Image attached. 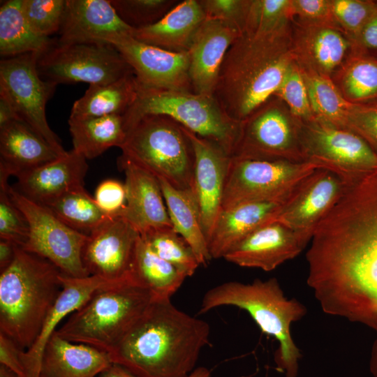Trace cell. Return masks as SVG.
Segmentation results:
<instances>
[{
    "label": "cell",
    "mask_w": 377,
    "mask_h": 377,
    "mask_svg": "<svg viewBox=\"0 0 377 377\" xmlns=\"http://www.w3.org/2000/svg\"><path fill=\"white\" fill-rule=\"evenodd\" d=\"M87 159L74 149L22 173L14 187L28 198L45 205L64 193L84 186Z\"/></svg>",
    "instance_id": "d4e9b609"
},
{
    "label": "cell",
    "mask_w": 377,
    "mask_h": 377,
    "mask_svg": "<svg viewBox=\"0 0 377 377\" xmlns=\"http://www.w3.org/2000/svg\"><path fill=\"white\" fill-rule=\"evenodd\" d=\"M113 45L131 67L141 86L193 91L188 52H177L146 44L131 35L112 40Z\"/></svg>",
    "instance_id": "2e32d148"
},
{
    "label": "cell",
    "mask_w": 377,
    "mask_h": 377,
    "mask_svg": "<svg viewBox=\"0 0 377 377\" xmlns=\"http://www.w3.org/2000/svg\"><path fill=\"white\" fill-rule=\"evenodd\" d=\"M140 233L121 216L112 217L92 232L84 244L82 261L89 275L110 281L132 279Z\"/></svg>",
    "instance_id": "e0dca14e"
},
{
    "label": "cell",
    "mask_w": 377,
    "mask_h": 377,
    "mask_svg": "<svg viewBox=\"0 0 377 377\" xmlns=\"http://www.w3.org/2000/svg\"><path fill=\"white\" fill-rule=\"evenodd\" d=\"M354 177L327 168L316 169L300 184L276 221L313 237Z\"/></svg>",
    "instance_id": "9a60e30c"
},
{
    "label": "cell",
    "mask_w": 377,
    "mask_h": 377,
    "mask_svg": "<svg viewBox=\"0 0 377 377\" xmlns=\"http://www.w3.org/2000/svg\"><path fill=\"white\" fill-rule=\"evenodd\" d=\"M205 19L199 0H184L177 3L156 23L134 29L132 36L166 50L188 52L195 32Z\"/></svg>",
    "instance_id": "f1b7e54d"
},
{
    "label": "cell",
    "mask_w": 377,
    "mask_h": 377,
    "mask_svg": "<svg viewBox=\"0 0 377 377\" xmlns=\"http://www.w3.org/2000/svg\"><path fill=\"white\" fill-rule=\"evenodd\" d=\"M22 350L13 341L0 333V364L10 369L20 377H27L21 360Z\"/></svg>",
    "instance_id": "681fc988"
},
{
    "label": "cell",
    "mask_w": 377,
    "mask_h": 377,
    "mask_svg": "<svg viewBox=\"0 0 377 377\" xmlns=\"http://www.w3.org/2000/svg\"><path fill=\"white\" fill-rule=\"evenodd\" d=\"M152 300L150 290L133 279L113 282L97 290L55 332L109 354Z\"/></svg>",
    "instance_id": "8992f818"
},
{
    "label": "cell",
    "mask_w": 377,
    "mask_h": 377,
    "mask_svg": "<svg viewBox=\"0 0 377 377\" xmlns=\"http://www.w3.org/2000/svg\"><path fill=\"white\" fill-rule=\"evenodd\" d=\"M60 156L53 147L22 120L0 128V182L53 161Z\"/></svg>",
    "instance_id": "4316f807"
},
{
    "label": "cell",
    "mask_w": 377,
    "mask_h": 377,
    "mask_svg": "<svg viewBox=\"0 0 377 377\" xmlns=\"http://www.w3.org/2000/svg\"><path fill=\"white\" fill-rule=\"evenodd\" d=\"M94 199L99 208L108 216H119L126 202L124 184L113 179L103 180L96 187Z\"/></svg>",
    "instance_id": "c3c4849f"
},
{
    "label": "cell",
    "mask_w": 377,
    "mask_h": 377,
    "mask_svg": "<svg viewBox=\"0 0 377 377\" xmlns=\"http://www.w3.org/2000/svg\"><path fill=\"white\" fill-rule=\"evenodd\" d=\"M300 142L305 162L356 176L377 170V152L360 136L314 119L302 122Z\"/></svg>",
    "instance_id": "5bb4252c"
},
{
    "label": "cell",
    "mask_w": 377,
    "mask_h": 377,
    "mask_svg": "<svg viewBox=\"0 0 377 377\" xmlns=\"http://www.w3.org/2000/svg\"><path fill=\"white\" fill-rule=\"evenodd\" d=\"M311 239V235L276 221L253 231L223 258L240 267L272 271L297 257Z\"/></svg>",
    "instance_id": "ac0fdd59"
},
{
    "label": "cell",
    "mask_w": 377,
    "mask_h": 377,
    "mask_svg": "<svg viewBox=\"0 0 377 377\" xmlns=\"http://www.w3.org/2000/svg\"><path fill=\"white\" fill-rule=\"evenodd\" d=\"M343 128L360 136L377 152V100L352 103Z\"/></svg>",
    "instance_id": "f6af8a7d"
},
{
    "label": "cell",
    "mask_w": 377,
    "mask_h": 377,
    "mask_svg": "<svg viewBox=\"0 0 377 377\" xmlns=\"http://www.w3.org/2000/svg\"><path fill=\"white\" fill-rule=\"evenodd\" d=\"M301 125L287 105L273 96L241 122L232 157L305 162Z\"/></svg>",
    "instance_id": "8fae6325"
},
{
    "label": "cell",
    "mask_w": 377,
    "mask_h": 377,
    "mask_svg": "<svg viewBox=\"0 0 377 377\" xmlns=\"http://www.w3.org/2000/svg\"><path fill=\"white\" fill-rule=\"evenodd\" d=\"M318 168L310 162L231 157L221 210L243 203L288 199Z\"/></svg>",
    "instance_id": "9c48e42d"
},
{
    "label": "cell",
    "mask_w": 377,
    "mask_h": 377,
    "mask_svg": "<svg viewBox=\"0 0 377 377\" xmlns=\"http://www.w3.org/2000/svg\"><path fill=\"white\" fill-rule=\"evenodd\" d=\"M295 63L291 22L267 34L243 32L226 54L214 97L242 122L274 96Z\"/></svg>",
    "instance_id": "3957f363"
},
{
    "label": "cell",
    "mask_w": 377,
    "mask_h": 377,
    "mask_svg": "<svg viewBox=\"0 0 377 377\" xmlns=\"http://www.w3.org/2000/svg\"><path fill=\"white\" fill-rule=\"evenodd\" d=\"M140 236L158 256L186 276H192L200 265L192 248L172 227L151 229Z\"/></svg>",
    "instance_id": "74e56055"
},
{
    "label": "cell",
    "mask_w": 377,
    "mask_h": 377,
    "mask_svg": "<svg viewBox=\"0 0 377 377\" xmlns=\"http://www.w3.org/2000/svg\"><path fill=\"white\" fill-rule=\"evenodd\" d=\"M355 52L377 56V9L353 41Z\"/></svg>",
    "instance_id": "f907efd6"
},
{
    "label": "cell",
    "mask_w": 377,
    "mask_h": 377,
    "mask_svg": "<svg viewBox=\"0 0 377 377\" xmlns=\"http://www.w3.org/2000/svg\"><path fill=\"white\" fill-rule=\"evenodd\" d=\"M118 162L125 175L126 193V206L120 216L140 235L172 227L158 178L121 156Z\"/></svg>",
    "instance_id": "603a6c76"
},
{
    "label": "cell",
    "mask_w": 377,
    "mask_h": 377,
    "mask_svg": "<svg viewBox=\"0 0 377 377\" xmlns=\"http://www.w3.org/2000/svg\"><path fill=\"white\" fill-rule=\"evenodd\" d=\"M334 17L341 29L354 41L377 9L374 0H330Z\"/></svg>",
    "instance_id": "7bdbcfd3"
},
{
    "label": "cell",
    "mask_w": 377,
    "mask_h": 377,
    "mask_svg": "<svg viewBox=\"0 0 377 377\" xmlns=\"http://www.w3.org/2000/svg\"><path fill=\"white\" fill-rule=\"evenodd\" d=\"M369 370L374 377H377V339L374 341L371 350Z\"/></svg>",
    "instance_id": "11a10c76"
},
{
    "label": "cell",
    "mask_w": 377,
    "mask_h": 377,
    "mask_svg": "<svg viewBox=\"0 0 377 377\" xmlns=\"http://www.w3.org/2000/svg\"><path fill=\"white\" fill-rule=\"evenodd\" d=\"M158 179L173 229L192 248L200 265H206L212 258L193 190L177 188L163 179Z\"/></svg>",
    "instance_id": "f546056e"
},
{
    "label": "cell",
    "mask_w": 377,
    "mask_h": 377,
    "mask_svg": "<svg viewBox=\"0 0 377 377\" xmlns=\"http://www.w3.org/2000/svg\"><path fill=\"white\" fill-rule=\"evenodd\" d=\"M209 334L207 322L180 311L170 300L153 299L109 355L138 377H187Z\"/></svg>",
    "instance_id": "7a4b0ae2"
},
{
    "label": "cell",
    "mask_w": 377,
    "mask_h": 377,
    "mask_svg": "<svg viewBox=\"0 0 377 377\" xmlns=\"http://www.w3.org/2000/svg\"><path fill=\"white\" fill-rule=\"evenodd\" d=\"M206 18L224 21L244 31L249 0H199Z\"/></svg>",
    "instance_id": "bcb514c9"
},
{
    "label": "cell",
    "mask_w": 377,
    "mask_h": 377,
    "mask_svg": "<svg viewBox=\"0 0 377 377\" xmlns=\"http://www.w3.org/2000/svg\"><path fill=\"white\" fill-rule=\"evenodd\" d=\"M289 7L290 0H249L243 32L267 34L283 27L291 22Z\"/></svg>",
    "instance_id": "f35d334b"
},
{
    "label": "cell",
    "mask_w": 377,
    "mask_h": 377,
    "mask_svg": "<svg viewBox=\"0 0 377 377\" xmlns=\"http://www.w3.org/2000/svg\"><path fill=\"white\" fill-rule=\"evenodd\" d=\"M120 18L133 29L151 25L177 3L173 0H110Z\"/></svg>",
    "instance_id": "ab89813d"
},
{
    "label": "cell",
    "mask_w": 377,
    "mask_h": 377,
    "mask_svg": "<svg viewBox=\"0 0 377 377\" xmlns=\"http://www.w3.org/2000/svg\"><path fill=\"white\" fill-rule=\"evenodd\" d=\"M222 306H233L247 311L263 332L279 342L274 361L286 377H297L302 357L291 334V325L307 313L296 299L288 298L276 278L251 283L229 281L209 290L204 295L199 314Z\"/></svg>",
    "instance_id": "5b68a950"
},
{
    "label": "cell",
    "mask_w": 377,
    "mask_h": 377,
    "mask_svg": "<svg viewBox=\"0 0 377 377\" xmlns=\"http://www.w3.org/2000/svg\"><path fill=\"white\" fill-rule=\"evenodd\" d=\"M133 279L149 289L153 299L170 300L187 277L174 265L158 256L140 235L137 242L133 266Z\"/></svg>",
    "instance_id": "836d02e7"
},
{
    "label": "cell",
    "mask_w": 377,
    "mask_h": 377,
    "mask_svg": "<svg viewBox=\"0 0 377 377\" xmlns=\"http://www.w3.org/2000/svg\"><path fill=\"white\" fill-rule=\"evenodd\" d=\"M99 377H138L131 373L129 371L124 368L123 367L112 364L106 370L103 371Z\"/></svg>",
    "instance_id": "db71d44e"
},
{
    "label": "cell",
    "mask_w": 377,
    "mask_h": 377,
    "mask_svg": "<svg viewBox=\"0 0 377 377\" xmlns=\"http://www.w3.org/2000/svg\"><path fill=\"white\" fill-rule=\"evenodd\" d=\"M289 14L290 21L338 25L330 0H290Z\"/></svg>",
    "instance_id": "7dc6e473"
},
{
    "label": "cell",
    "mask_w": 377,
    "mask_h": 377,
    "mask_svg": "<svg viewBox=\"0 0 377 377\" xmlns=\"http://www.w3.org/2000/svg\"><path fill=\"white\" fill-rule=\"evenodd\" d=\"M0 377H20L10 369L0 364Z\"/></svg>",
    "instance_id": "6f0895ef"
},
{
    "label": "cell",
    "mask_w": 377,
    "mask_h": 377,
    "mask_svg": "<svg viewBox=\"0 0 377 377\" xmlns=\"http://www.w3.org/2000/svg\"><path fill=\"white\" fill-rule=\"evenodd\" d=\"M17 246L4 239H0V272L8 267L13 260Z\"/></svg>",
    "instance_id": "816d5d0a"
},
{
    "label": "cell",
    "mask_w": 377,
    "mask_h": 377,
    "mask_svg": "<svg viewBox=\"0 0 377 377\" xmlns=\"http://www.w3.org/2000/svg\"><path fill=\"white\" fill-rule=\"evenodd\" d=\"M290 198L281 200L243 203L222 209L208 238L212 258H223L232 247L253 231L276 221Z\"/></svg>",
    "instance_id": "484cf974"
},
{
    "label": "cell",
    "mask_w": 377,
    "mask_h": 377,
    "mask_svg": "<svg viewBox=\"0 0 377 377\" xmlns=\"http://www.w3.org/2000/svg\"><path fill=\"white\" fill-rule=\"evenodd\" d=\"M210 375L208 369L200 367L195 369L187 377H210Z\"/></svg>",
    "instance_id": "9f6ffc18"
},
{
    "label": "cell",
    "mask_w": 377,
    "mask_h": 377,
    "mask_svg": "<svg viewBox=\"0 0 377 377\" xmlns=\"http://www.w3.org/2000/svg\"><path fill=\"white\" fill-rule=\"evenodd\" d=\"M40 54L27 53L2 58L0 61V96L13 106L19 118L44 138L62 156L67 151L48 125L45 106L57 84L43 80L37 70Z\"/></svg>",
    "instance_id": "4fadbf2b"
},
{
    "label": "cell",
    "mask_w": 377,
    "mask_h": 377,
    "mask_svg": "<svg viewBox=\"0 0 377 377\" xmlns=\"http://www.w3.org/2000/svg\"><path fill=\"white\" fill-rule=\"evenodd\" d=\"M8 192L29 225V235L22 249L54 265L62 274L75 278L90 276L82 261L88 235L67 226L48 207L8 185Z\"/></svg>",
    "instance_id": "30bf717a"
},
{
    "label": "cell",
    "mask_w": 377,
    "mask_h": 377,
    "mask_svg": "<svg viewBox=\"0 0 377 377\" xmlns=\"http://www.w3.org/2000/svg\"><path fill=\"white\" fill-rule=\"evenodd\" d=\"M56 43L38 34L28 22L22 0H9L0 7V54L3 58L27 53L42 54Z\"/></svg>",
    "instance_id": "1f68e13d"
},
{
    "label": "cell",
    "mask_w": 377,
    "mask_h": 377,
    "mask_svg": "<svg viewBox=\"0 0 377 377\" xmlns=\"http://www.w3.org/2000/svg\"><path fill=\"white\" fill-rule=\"evenodd\" d=\"M138 87L133 73L110 83L89 85L73 103L69 118L124 114L135 102Z\"/></svg>",
    "instance_id": "d6a6232c"
},
{
    "label": "cell",
    "mask_w": 377,
    "mask_h": 377,
    "mask_svg": "<svg viewBox=\"0 0 377 377\" xmlns=\"http://www.w3.org/2000/svg\"><path fill=\"white\" fill-rule=\"evenodd\" d=\"M45 206L70 228L86 235L112 218L99 208L84 186L71 190Z\"/></svg>",
    "instance_id": "d590c367"
},
{
    "label": "cell",
    "mask_w": 377,
    "mask_h": 377,
    "mask_svg": "<svg viewBox=\"0 0 377 377\" xmlns=\"http://www.w3.org/2000/svg\"><path fill=\"white\" fill-rule=\"evenodd\" d=\"M22 6L28 22L38 34L50 37L59 31L66 0H22Z\"/></svg>",
    "instance_id": "b9f144b4"
},
{
    "label": "cell",
    "mask_w": 377,
    "mask_h": 377,
    "mask_svg": "<svg viewBox=\"0 0 377 377\" xmlns=\"http://www.w3.org/2000/svg\"><path fill=\"white\" fill-rule=\"evenodd\" d=\"M42 377V376H41Z\"/></svg>",
    "instance_id": "680465c9"
},
{
    "label": "cell",
    "mask_w": 377,
    "mask_h": 377,
    "mask_svg": "<svg viewBox=\"0 0 377 377\" xmlns=\"http://www.w3.org/2000/svg\"><path fill=\"white\" fill-rule=\"evenodd\" d=\"M133 30L120 18L110 0H66L56 44L110 45L117 38L132 36Z\"/></svg>",
    "instance_id": "44dd1931"
},
{
    "label": "cell",
    "mask_w": 377,
    "mask_h": 377,
    "mask_svg": "<svg viewBox=\"0 0 377 377\" xmlns=\"http://www.w3.org/2000/svg\"><path fill=\"white\" fill-rule=\"evenodd\" d=\"M296 64L305 71L332 77L354 53L353 41L338 25L291 21Z\"/></svg>",
    "instance_id": "d6986e66"
},
{
    "label": "cell",
    "mask_w": 377,
    "mask_h": 377,
    "mask_svg": "<svg viewBox=\"0 0 377 377\" xmlns=\"http://www.w3.org/2000/svg\"><path fill=\"white\" fill-rule=\"evenodd\" d=\"M61 271L47 260L17 246L0 274V333L24 351L38 338L61 290Z\"/></svg>",
    "instance_id": "277c9868"
},
{
    "label": "cell",
    "mask_w": 377,
    "mask_h": 377,
    "mask_svg": "<svg viewBox=\"0 0 377 377\" xmlns=\"http://www.w3.org/2000/svg\"><path fill=\"white\" fill-rule=\"evenodd\" d=\"M61 290L49 311L38 338L29 349L21 352L27 377H40L45 346L64 318L82 306L97 290L119 281L107 280L94 275L75 278L61 274Z\"/></svg>",
    "instance_id": "cb8c5ba5"
},
{
    "label": "cell",
    "mask_w": 377,
    "mask_h": 377,
    "mask_svg": "<svg viewBox=\"0 0 377 377\" xmlns=\"http://www.w3.org/2000/svg\"><path fill=\"white\" fill-rule=\"evenodd\" d=\"M350 103L377 100V56L354 52L332 77Z\"/></svg>",
    "instance_id": "e575fe53"
},
{
    "label": "cell",
    "mask_w": 377,
    "mask_h": 377,
    "mask_svg": "<svg viewBox=\"0 0 377 377\" xmlns=\"http://www.w3.org/2000/svg\"><path fill=\"white\" fill-rule=\"evenodd\" d=\"M274 96L280 98L290 112L302 122L315 119L300 68L292 66Z\"/></svg>",
    "instance_id": "60d3db41"
},
{
    "label": "cell",
    "mask_w": 377,
    "mask_h": 377,
    "mask_svg": "<svg viewBox=\"0 0 377 377\" xmlns=\"http://www.w3.org/2000/svg\"><path fill=\"white\" fill-rule=\"evenodd\" d=\"M37 70L43 80L57 85L77 82L104 84L133 73L121 53L108 44L59 46L55 43L40 55Z\"/></svg>",
    "instance_id": "7c38bea8"
},
{
    "label": "cell",
    "mask_w": 377,
    "mask_h": 377,
    "mask_svg": "<svg viewBox=\"0 0 377 377\" xmlns=\"http://www.w3.org/2000/svg\"><path fill=\"white\" fill-rule=\"evenodd\" d=\"M194 152L193 191L207 239L221 211V204L231 156L217 143L183 126Z\"/></svg>",
    "instance_id": "ffe728a7"
},
{
    "label": "cell",
    "mask_w": 377,
    "mask_h": 377,
    "mask_svg": "<svg viewBox=\"0 0 377 377\" xmlns=\"http://www.w3.org/2000/svg\"><path fill=\"white\" fill-rule=\"evenodd\" d=\"M242 33L219 20L206 18L195 32L188 54L193 92L214 96L226 54Z\"/></svg>",
    "instance_id": "7402d4cb"
},
{
    "label": "cell",
    "mask_w": 377,
    "mask_h": 377,
    "mask_svg": "<svg viewBox=\"0 0 377 377\" xmlns=\"http://www.w3.org/2000/svg\"><path fill=\"white\" fill-rule=\"evenodd\" d=\"M149 114L172 119L188 131L217 143L232 157L241 122L230 118L214 96L148 88L138 84L135 101L123 114L126 130L139 118Z\"/></svg>",
    "instance_id": "ba28073f"
},
{
    "label": "cell",
    "mask_w": 377,
    "mask_h": 377,
    "mask_svg": "<svg viewBox=\"0 0 377 377\" xmlns=\"http://www.w3.org/2000/svg\"><path fill=\"white\" fill-rule=\"evenodd\" d=\"M73 149L87 160L94 158L112 147H121L126 138L123 114L69 118Z\"/></svg>",
    "instance_id": "4dcf8cb0"
},
{
    "label": "cell",
    "mask_w": 377,
    "mask_h": 377,
    "mask_svg": "<svg viewBox=\"0 0 377 377\" xmlns=\"http://www.w3.org/2000/svg\"><path fill=\"white\" fill-rule=\"evenodd\" d=\"M20 120L11 103L0 96V128L9 123Z\"/></svg>",
    "instance_id": "f5cc1de1"
},
{
    "label": "cell",
    "mask_w": 377,
    "mask_h": 377,
    "mask_svg": "<svg viewBox=\"0 0 377 377\" xmlns=\"http://www.w3.org/2000/svg\"><path fill=\"white\" fill-rule=\"evenodd\" d=\"M301 71L315 119L343 128L352 103L344 98L331 77L309 71Z\"/></svg>",
    "instance_id": "8d00e7d4"
},
{
    "label": "cell",
    "mask_w": 377,
    "mask_h": 377,
    "mask_svg": "<svg viewBox=\"0 0 377 377\" xmlns=\"http://www.w3.org/2000/svg\"><path fill=\"white\" fill-rule=\"evenodd\" d=\"M310 242L306 282L323 311L377 333V170L350 181Z\"/></svg>",
    "instance_id": "6da1fadb"
},
{
    "label": "cell",
    "mask_w": 377,
    "mask_h": 377,
    "mask_svg": "<svg viewBox=\"0 0 377 377\" xmlns=\"http://www.w3.org/2000/svg\"><path fill=\"white\" fill-rule=\"evenodd\" d=\"M126 133L121 156L177 188L193 190L194 152L182 126L149 114L130 124Z\"/></svg>",
    "instance_id": "52a82bcc"
},
{
    "label": "cell",
    "mask_w": 377,
    "mask_h": 377,
    "mask_svg": "<svg viewBox=\"0 0 377 377\" xmlns=\"http://www.w3.org/2000/svg\"><path fill=\"white\" fill-rule=\"evenodd\" d=\"M8 185V182H0V239L22 247L28 237L29 225L9 195Z\"/></svg>",
    "instance_id": "ee69618b"
},
{
    "label": "cell",
    "mask_w": 377,
    "mask_h": 377,
    "mask_svg": "<svg viewBox=\"0 0 377 377\" xmlns=\"http://www.w3.org/2000/svg\"><path fill=\"white\" fill-rule=\"evenodd\" d=\"M112 364L108 353L54 332L44 350L40 377H96Z\"/></svg>",
    "instance_id": "83f0119b"
}]
</instances>
